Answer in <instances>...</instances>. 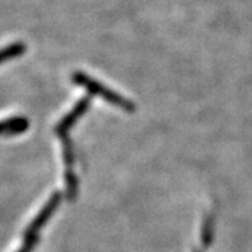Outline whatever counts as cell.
<instances>
[{"label":"cell","mask_w":252,"mask_h":252,"mask_svg":"<svg viewBox=\"0 0 252 252\" xmlns=\"http://www.w3.org/2000/svg\"><path fill=\"white\" fill-rule=\"evenodd\" d=\"M73 80H74V83H77V84H80L83 87H86L91 93H94V94H97L99 97L105 98L111 104H115L118 107L126 109V111H133L135 109L133 104L130 101H127V99L121 97L117 93H114V91H111L107 87H104L98 81H94L87 74H84V73H74L73 74Z\"/></svg>","instance_id":"1"},{"label":"cell","mask_w":252,"mask_h":252,"mask_svg":"<svg viewBox=\"0 0 252 252\" xmlns=\"http://www.w3.org/2000/svg\"><path fill=\"white\" fill-rule=\"evenodd\" d=\"M55 206H56V200L54 199V200H51V202H49V203L46 205V207L44 209V212H42V213H41V215L38 216V219L35 220L34 225L31 227V228H32V233L38 230V227H41V225H42V223L45 221L46 217H48L49 215H51V213H52V210H54ZM32 243H34V235H27V240H26V243H24V245H23V250H21L20 252H28V251H30V250H31V245H32Z\"/></svg>","instance_id":"2"},{"label":"cell","mask_w":252,"mask_h":252,"mask_svg":"<svg viewBox=\"0 0 252 252\" xmlns=\"http://www.w3.org/2000/svg\"><path fill=\"white\" fill-rule=\"evenodd\" d=\"M87 107H89V98H84L81 99L80 102L76 105V108L73 109L72 112L67 115V117L63 119L62 122H61V125H59V130H66L67 127H70V126L73 125V122L77 119V118L80 117L81 114L87 109Z\"/></svg>","instance_id":"3"},{"label":"cell","mask_w":252,"mask_h":252,"mask_svg":"<svg viewBox=\"0 0 252 252\" xmlns=\"http://www.w3.org/2000/svg\"><path fill=\"white\" fill-rule=\"evenodd\" d=\"M26 52V45L23 42H16V44H11L7 48H3L0 49V63L10 61L13 58H17L20 55H23Z\"/></svg>","instance_id":"4"}]
</instances>
